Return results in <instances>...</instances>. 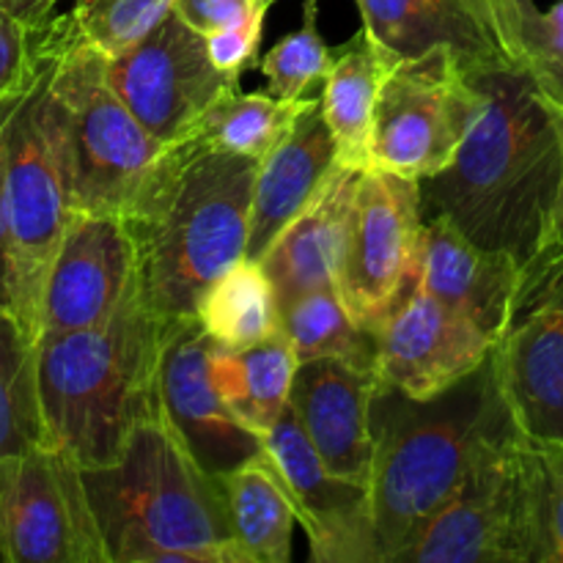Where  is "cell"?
<instances>
[{"label":"cell","mask_w":563,"mask_h":563,"mask_svg":"<svg viewBox=\"0 0 563 563\" xmlns=\"http://www.w3.org/2000/svg\"><path fill=\"white\" fill-rule=\"evenodd\" d=\"M489 361L520 432L563 440V245L526 273L515 317Z\"/></svg>","instance_id":"obj_14"},{"label":"cell","mask_w":563,"mask_h":563,"mask_svg":"<svg viewBox=\"0 0 563 563\" xmlns=\"http://www.w3.org/2000/svg\"><path fill=\"white\" fill-rule=\"evenodd\" d=\"M280 328L289 335L300 363L317 357H346L374 366L377 335L352 322L333 284L306 291L289 302L280 311Z\"/></svg>","instance_id":"obj_29"},{"label":"cell","mask_w":563,"mask_h":563,"mask_svg":"<svg viewBox=\"0 0 563 563\" xmlns=\"http://www.w3.org/2000/svg\"><path fill=\"white\" fill-rule=\"evenodd\" d=\"M58 0H0L3 9H9L11 14L20 16L25 25L31 27H44L53 20V9Z\"/></svg>","instance_id":"obj_38"},{"label":"cell","mask_w":563,"mask_h":563,"mask_svg":"<svg viewBox=\"0 0 563 563\" xmlns=\"http://www.w3.org/2000/svg\"><path fill=\"white\" fill-rule=\"evenodd\" d=\"M319 0L302 3V22L297 31L280 38L273 49L258 58L256 69L267 77V91L280 99L311 97L317 86H324L335 60V47H328L317 25Z\"/></svg>","instance_id":"obj_30"},{"label":"cell","mask_w":563,"mask_h":563,"mask_svg":"<svg viewBox=\"0 0 563 563\" xmlns=\"http://www.w3.org/2000/svg\"><path fill=\"white\" fill-rule=\"evenodd\" d=\"M192 317L225 350H242L280 330L275 286L258 258H240L203 289Z\"/></svg>","instance_id":"obj_26"},{"label":"cell","mask_w":563,"mask_h":563,"mask_svg":"<svg viewBox=\"0 0 563 563\" xmlns=\"http://www.w3.org/2000/svg\"><path fill=\"white\" fill-rule=\"evenodd\" d=\"M522 44L539 88L563 99V0L548 11L533 0H522Z\"/></svg>","instance_id":"obj_32"},{"label":"cell","mask_w":563,"mask_h":563,"mask_svg":"<svg viewBox=\"0 0 563 563\" xmlns=\"http://www.w3.org/2000/svg\"><path fill=\"white\" fill-rule=\"evenodd\" d=\"M539 462L544 563H563V440H533Z\"/></svg>","instance_id":"obj_34"},{"label":"cell","mask_w":563,"mask_h":563,"mask_svg":"<svg viewBox=\"0 0 563 563\" xmlns=\"http://www.w3.org/2000/svg\"><path fill=\"white\" fill-rule=\"evenodd\" d=\"M49 93L58 113L75 212L137 220L159 190L176 146L137 121L108 77V60L71 14L47 22Z\"/></svg>","instance_id":"obj_6"},{"label":"cell","mask_w":563,"mask_h":563,"mask_svg":"<svg viewBox=\"0 0 563 563\" xmlns=\"http://www.w3.org/2000/svg\"><path fill=\"white\" fill-rule=\"evenodd\" d=\"M170 9L174 0H75L69 14L77 31L110 55L152 31Z\"/></svg>","instance_id":"obj_31"},{"label":"cell","mask_w":563,"mask_h":563,"mask_svg":"<svg viewBox=\"0 0 563 563\" xmlns=\"http://www.w3.org/2000/svg\"><path fill=\"white\" fill-rule=\"evenodd\" d=\"M47 445L38 399V344L0 308V456Z\"/></svg>","instance_id":"obj_28"},{"label":"cell","mask_w":563,"mask_h":563,"mask_svg":"<svg viewBox=\"0 0 563 563\" xmlns=\"http://www.w3.org/2000/svg\"><path fill=\"white\" fill-rule=\"evenodd\" d=\"M104 60L126 108L165 146L190 137L201 115L240 88V77L218 69L209 58L207 36L192 31L174 9L119 53H104Z\"/></svg>","instance_id":"obj_12"},{"label":"cell","mask_w":563,"mask_h":563,"mask_svg":"<svg viewBox=\"0 0 563 563\" xmlns=\"http://www.w3.org/2000/svg\"><path fill=\"white\" fill-rule=\"evenodd\" d=\"M361 174L363 170L350 168V165H335L317 198L258 258L273 280L280 311L306 291L333 284L335 258H339Z\"/></svg>","instance_id":"obj_22"},{"label":"cell","mask_w":563,"mask_h":563,"mask_svg":"<svg viewBox=\"0 0 563 563\" xmlns=\"http://www.w3.org/2000/svg\"><path fill=\"white\" fill-rule=\"evenodd\" d=\"M390 58L366 27L355 33L350 42L335 47L333 69L322 86V113L330 126L339 163L350 168L366 170L372 154L374 113H377L379 91L388 75Z\"/></svg>","instance_id":"obj_24"},{"label":"cell","mask_w":563,"mask_h":563,"mask_svg":"<svg viewBox=\"0 0 563 563\" xmlns=\"http://www.w3.org/2000/svg\"><path fill=\"white\" fill-rule=\"evenodd\" d=\"M421 181L366 168L357 179L333 286L357 328L377 335L416 269L423 231Z\"/></svg>","instance_id":"obj_10"},{"label":"cell","mask_w":563,"mask_h":563,"mask_svg":"<svg viewBox=\"0 0 563 563\" xmlns=\"http://www.w3.org/2000/svg\"><path fill=\"white\" fill-rule=\"evenodd\" d=\"M258 163L214 152L196 137L176 143L159 190L130 220L141 245V291L165 319L192 317L203 289L247 256Z\"/></svg>","instance_id":"obj_5"},{"label":"cell","mask_w":563,"mask_h":563,"mask_svg":"<svg viewBox=\"0 0 563 563\" xmlns=\"http://www.w3.org/2000/svg\"><path fill=\"white\" fill-rule=\"evenodd\" d=\"M275 3V0H264V5H273Z\"/></svg>","instance_id":"obj_40"},{"label":"cell","mask_w":563,"mask_h":563,"mask_svg":"<svg viewBox=\"0 0 563 563\" xmlns=\"http://www.w3.org/2000/svg\"><path fill=\"white\" fill-rule=\"evenodd\" d=\"M44 58V27H31L0 5V102L22 97Z\"/></svg>","instance_id":"obj_33"},{"label":"cell","mask_w":563,"mask_h":563,"mask_svg":"<svg viewBox=\"0 0 563 563\" xmlns=\"http://www.w3.org/2000/svg\"><path fill=\"white\" fill-rule=\"evenodd\" d=\"M368 504L379 563H399L473 467L517 427L493 361L434 399L379 385L372 410Z\"/></svg>","instance_id":"obj_2"},{"label":"cell","mask_w":563,"mask_h":563,"mask_svg":"<svg viewBox=\"0 0 563 563\" xmlns=\"http://www.w3.org/2000/svg\"><path fill=\"white\" fill-rule=\"evenodd\" d=\"M544 99H548V108H550V113H553L555 130H559L561 152H563V99L550 97V93H544ZM559 231H561V236H563V185H561V201H559Z\"/></svg>","instance_id":"obj_39"},{"label":"cell","mask_w":563,"mask_h":563,"mask_svg":"<svg viewBox=\"0 0 563 563\" xmlns=\"http://www.w3.org/2000/svg\"><path fill=\"white\" fill-rule=\"evenodd\" d=\"M229 504L231 528L251 563H286L297 511L284 476L267 451L218 476Z\"/></svg>","instance_id":"obj_25"},{"label":"cell","mask_w":563,"mask_h":563,"mask_svg":"<svg viewBox=\"0 0 563 563\" xmlns=\"http://www.w3.org/2000/svg\"><path fill=\"white\" fill-rule=\"evenodd\" d=\"M399 563H544L533 440L515 429L493 445Z\"/></svg>","instance_id":"obj_8"},{"label":"cell","mask_w":563,"mask_h":563,"mask_svg":"<svg viewBox=\"0 0 563 563\" xmlns=\"http://www.w3.org/2000/svg\"><path fill=\"white\" fill-rule=\"evenodd\" d=\"M267 9L269 5H264V0H174L176 14L201 36H212L231 25H240Z\"/></svg>","instance_id":"obj_36"},{"label":"cell","mask_w":563,"mask_h":563,"mask_svg":"<svg viewBox=\"0 0 563 563\" xmlns=\"http://www.w3.org/2000/svg\"><path fill=\"white\" fill-rule=\"evenodd\" d=\"M49 60L53 49L44 25L42 66L31 88L11 108L5 130V201L14 258V317L36 344L49 264L75 214L64 137L49 93Z\"/></svg>","instance_id":"obj_7"},{"label":"cell","mask_w":563,"mask_h":563,"mask_svg":"<svg viewBox=\"0 0 563 563\" xmlns=\"http://www.w3.org/2000/svg\"><path fill=\"white\" fill-rule=\"evenodd\" d=\"M487 108L454 163L421 181L423 218H449L473 242L509 253L526 273L563 245V152L531 69L476 77Z\"/></svg>","instance_id":"obj_1"},{"label":"cell","mask_w":563,"mask_h":563,"mask_svg":"<svg viewBox=\"0 0 563 563\" xmlns=\"http://www.w3.org/2000/svg\"><path fill=\"white\" fill-rule=\"evenodd\" d=\"M0 561L110 563L82 467L53 445L0 456Z\"/></svg>","instance_id":"obj_11"},{"label":"cell","mask_w":563,"mask_h":563,"mask_svg":"<svg viewBox=\"0 0 563 563\" xmlns=\"http://www.w3.org/2000/svg\"><path fill=\"white\" fill-rule=\"evenodd\" d=\"M110 563H251L234 539L223 484L159 407L104 467L82 471Z\"/></svg>","instance_id":"obj_4"},{"label":"cell","mask_w":563,"mask_h":563,"mask_svg":"<svg viewBox=\"0 0 563 563\" xmlns=\"http://www.w3.org/2000/svg\"><path fill=\"white\" fill-rule=\"evenodd\" d=\"M339 165L330 126L322 113V97L297 119L289 135L258 163L251 203L247 258H262L291 220L317 198Z\"/></svg>","instance_id":"obj_21"},{"label":"cell","mask_w":563,"mask_h":563,"mask_svg":"<svg viewBox=\"0 0 563 563\" xmlns=\"http://www.w3.org/2000/svg\"><path fill=\"white\" fill-rule=\"evenodd\" d=\"M170 324L137 286L108 322L38 341L47 445L82 471L113 465L135 429L163 407L159 361Z\"/></svg>","instance_id":"obj_3"},{"label":"cell","mask_w":563,"mask_h":563,"mask_svg":"<svg viewBox=\"0 0 563 563\" xmlns=\"http://www.w3.org/2000/svg\"><path fill=\"white\" fill-rule=\"evenodd\" d=\"M526 284V267L509 253L473 242L449 218L423 220L421 245L410 284L456 308L487 330L498 344L515 317Z\"/></svg>","instance_id":"obj_20"},{"label":"cell","mask_w":563,"mask_h":563,"mask_svg":"<svg viewBox=\"0 0 563 563\" xmlns=\"http://www.w3.org/2000/svg\"><path fill=\"white\" fill-rule=\"evenodd\" d=\"M297 366L300 361L284 328L242 350L214 344L209 357V374L220 399L231 416L258 438H264L289 410Z\"/></svg>","instance_id":"obj_23"},{"label":"cell","mask_w":563,"mask_h":563,"mask_svg":"<svg viewBox=\"0 0 563 563\" xmlns=\"http://www.w3.org/2000/svg\"><path fill=\"white\" fill-rule=\"evenodd\" d=\"M137 286L141 245L130 220L75 212L49 264L38 341L108 322Z\"/></svg>","instance_id":"obj_15"},{"label":"cell","mask_w":563,"mask_h":563,"mask_svg":"<svg viewBox=\"0 0 563 563\" xmlns=\"http://www.w3.org/2000/svg\"><path fill=\"white\" fill-rule=\"evenodd\" d=\"M495 339L418 286H407L377 330L374 372L385 388L434 399L493 357Z\"/></svg>","instance_id":"obj_16"},{"label":"cell","mask_w":563,"mask_h":563,"mask_svg":"<svg viewBox=\"0 0 563 563\" xmlns=\"http://www.w3.org/2000/svg\"><path fill=\"white\" fill-rule=\"evenodd\" d=\"M357 9L394 60L449 47L473 77L528 69L522 0H357Z\"/></svg>","instance_id":"obj_13"},{"label":"cell","mask_w":563,"mask_h":563,"mask_svg":"<svg viewBox=\"0 0 563 563\" xmlns=\"http://www.w3.org/2000/svg\"><path fill=\"white\" fill-rule=\"evenodd\" d=\"M484 108L487 91L449 47L394 60L374 113L368 168L418 181L440 174Z\"/></svg>","instance_id":"obj_9"},{"label":"cell","mask_w":563,"mask_h":563,"mask_svg":"<svg viewBox=\"0 0 563 563\" xmlns=\"http://www.w3.org/2000/svg\"><path fill=\"white\" fill-rule=\"evenodd\" d=\"M264 451L284 476L313 563H379L368 489L324 465L291 407L264 434Z\"/></svg>","instance_id":"obj_17"},{"label":"cell","mask_w":563,"mask_h":563,"mask_svg":"<svg viewBox=\"0 0 563 563\" xmlns=\"http://www.w3.org/2000/svg\"><path fill=\"white\" fill-rule=\"evenodd\" d=\"M214 341L196 317L174 319L159 361L163 410L187 449L212 476L234 471L264 451V438L242 427L209 374Z\"/></svg>","instance_id":"obj_18"},{"label":"cell","mask_w":563,"mask_h":563,"mask_svg":"<svg viewBox=\"0 0 563 563\" xmlns=\"http://www.w3.org/2000/svg\"><path fill=\"white\" fill-rule=\"evenodd\" d=\"M317 99L313 93L302 99H280L269 91L242 93L234 88L201 115L190 137L214 152L240 154L262 163Z\"/></svg>","instance_id":"obj_27"},{"label":"cell","mask_w":563,"mask_h":563,"mask_svg":"<svg viewBox=\"0 0 563 563\" xmlns=\"http://www.w3.org/2000/svg\"><path fill=\"white\" fill-rule=\"evenodd\" d=\"M16 99L0 102V308L11 313H14V258H11V223L9 201H5V130Z\"/></svg>","instance_id":"obj_37"},{"label":"cell","mask_w":563,"mask_h":563,"mask_svg":"<svg viewBox=\"0 0 563 563\" xmlns=\"http://www.w3.org/2000/svg\"><path fill=\"white\" fill-rule=\"evenodd\" d=\"M264 16H267V11H258L251 20L240 22V25H231L225 27V31L207 36L209 58L214 60L218 69L229 71V75L234 77H242L247 69H256Z\"/></svg>","instance_id":"obj_35"},{"label":"cell","mask_w":563,"mask_h":563,"mask_svg":"<svg viewBox=\"0 0 563 563\" xmlns=\"http://www.w3.org/2000/svg\"><path fill=\"white\" fill-rule=\"evenodd\" d=\"M374 366L317 357L297 366L289 407L335 476L368 489L374 465L372 410L379 390Z\"/></svg>","instance_id":"obj_19"}]
</instances>
